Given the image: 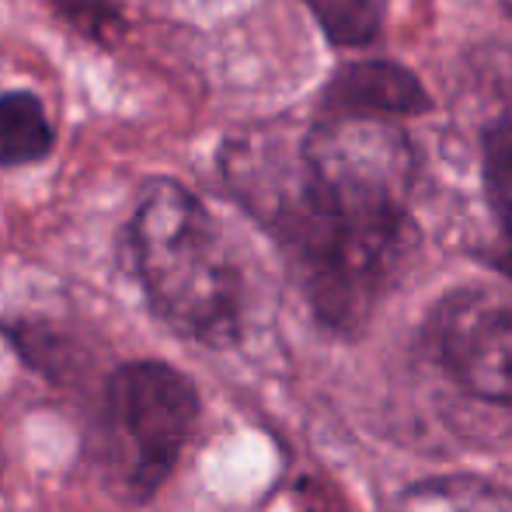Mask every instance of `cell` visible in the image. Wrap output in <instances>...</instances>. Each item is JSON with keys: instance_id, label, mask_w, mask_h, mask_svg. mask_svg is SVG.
I'll list each match as a JSON object with an SVG mask.
<instances>
[{"instance_id": "6", "label": "cell", "mask_w": 512, "mask_h": 512, "mask_svg": "<svg viewBox=\"0 0 512 512\" xmlns=\"http://www.w3.org/2000/svg\"><path fill=\"white\" fill-rule=\"evenodd\" d=\"M53 150V126L42 102L28 91L0 95V168L35 164Z\"/></svg>"}, {"instance_id": "7", "label": "cell", "mask_w": 512, "mask_h": 512, "mask_svg": "<svg viewBox=\"0 0 512 512\" xmlns=\"http://www.w3.org/2000/svg\"><path fill=\"white\" fill-rule=\"evenodd\" d=\"M394 512H512V492L481 478H432L411 485Z\"/></svg>"}, {"instance_id": "2", "label": "cell", "mask_w": 512, "mask_h": 512, "mask_svg": "<svg viewBox=\"0 0 512 512\" xmlns=\"http://www.w3.org/2000/svg\"><path fill=\"white\" fill-rule=\"evenodd\" d=\"M199 418L196 387L168 363H126L108 377L102 422V467L126 502H147L168 481Z\"/></svg>"}, {"instance_id": "8", "label": "cell", "mask_w": 512, "mask_h": 512, "mask_svg": "<svg viewBox=\"0 0 512 512\" xmlns=\"http://www.w3.org/2000/svg\"><path fill=\"white\" fill-rule=\"evenodd\" d=\"M481 154H485V192L502 234L512 244V119L499 115L481 133Z\"/></svg>"}, {"instance_id": "3", "label": "cell", "mask_w": 512, "mask_h": 512, "mask_svg": "<svg viewBox=\"0 0 512 512\" xmlns=\"http://www.w3.org/2000/svg\"><path fill=\"white\" fill-rule=\"evenodd\" d=\"M300 178L317 203L352 220H408L415 150L398 119L324 112L300 143Z\"/></svg>"}, {"instance_id": "4", "label": "cell", "mask_w": 512, "mask_h": 512, "mask_svg": "<svg viewBox=\"0 0 512 512\" xmlns=\"http://www.w3.org/2000/svg\"><path fill=\"white\" fill-rule=\"evenodd\" d=\"M439 363L467 394L512 405V290L464 286L432 310Z\"/></svg>"}, {"instance_id": "10", "label": "cell", "mask_w": 512, "mask_h": 512, "mask_svg": "<svg viewBox=\"0 0 512 512\" xmlns=\"http://www.w3.org/2000/svg\"><path fill=\"white\" fill-rule=\"evenodd\" d=\"M300 512H345V509H338V506H328V502H307V506L304 509H300Z\"/></svg>"}, {"instance_id": "1", "label": "cell", "mask_w": 512, "mask_h": 512, "mask_svg": "<svg viewBox=\"0 0 512 512\" xmlns=\"http://www.w3.org/2000/svg\"><path fill=\"white\" fill-rule=\"evenodd\" d=\"M136 272L157 314L203 345H230L241 331V276L220 227L185 185L154 178L133 216Z\"/></svg>"}, {"instance_id": "9", "label": "cell", "mask_w": 512, "mask_h": 512, "mask_svg": "<svg viewBox=\"0 0 512 512\" xmlns=\"http://www.w3.org/2000/svg\"><path fill=\"white\" fill-rule=\"evenodd\" d=\"M335 46H370L380 35L387 0H307Z\"/></svg>"}, {"instance_id": "5", "label": "cell", "mask_w": 512, "mask_h": 512, "mask_svg": "<svg viewBox=\"0 0 512 512\" xmlns=\"http://www.w3.org/2000/svg\"><path fill=\"white\" fill-rule=\"evenodd\" d=\"M429 108V95L415 81V74L387 60L349 63L335 74L324 91V112L328 115H418Z\"/></svg>"}]
</instances>
